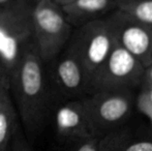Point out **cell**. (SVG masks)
Segmentation results:
<instances>
[{"label":"cell","instance_id":"1","mask_svg":"<svg viewBox=\"0 0 152 151\" xmlns=\"http://www.w3.org/2000/svg\"><path fill=\"white\" fill-rule=\"evenodd\" d=\"M8 88L27 133L34 137L45 127L58 101L51 88L46 64L38 55L33 39L27 44Z\"/></svg>","mask_w":152,"mask_h":151},{"label":"cell","instance_id":"2","mask_svg":"<svg viewBox=\"0 0 152 151\" xmlns=\"http://www.w3.org/2000/svg\"><path fill=\"white\" fill-rule=\"evenodd\" d=\"M33 0L0 6V69L7 86L27 44L32 40Z\"/></svg>","mask_w":152,"mask_h":151},{"label":"cell","instance_id":"3","mask_svg":"<svg viewBox=\"0 0 152 151\" xmlns=\"http://www.w3.org/2000/svg\"><path fill=\"white\" fill-rule=\"evenodd\" d=\"M32 39L45 63L59 55L74 31L61 6L53 0H33L31 7Z\"/></svg>","mask_w":152,"mask_h":151},{"label":"cell","instance_id":"4","mask_svg":"<svg viewBox=\"0 0 152 151\" xmlns=\"http://www.w3.org/2000/svg\"><path fill=\"white\" fill-rule=\"evenodd\" d=\"M115 46V39L106 18L75 28L65 48L81 63L91 83Z\"/></svg>","mask_w":152,"mask_h":151},{"label":"cell","instance_id":"5","mask_svg":"<svg viewBox=\"0 0 152 151\" xmlns=\"http://www.w3.org/2000/svg\"><path fill=\"white\" fill-rule=\"evenodd\" d=\"M94 137H102L125 126L134 111L132 91H97L83 98Z\"/></svg>","mask_w":152,"mask_h":151},{"label":"cell","instance_id":"6","mask_svg":"<svg viewBox=\"0 0 152 151\" xmlns=\"http://www.w3.org/2000/svg\"><path fill=\"white\" fill-rule=\"evenodd\" d=\"M145 66L130 53L115 44L91 83L97 91H132L141 88Z\"/></svg>","mask_w":152,"mask_h":151},{"label":"cell","instance_id":"7","mask_svg":"<svg viewBox=\"0 0 152 151\" xmlns=\"http://www.w3.org/2000/svg\"><path fill=\"white\" fill-rule=\"evenodd\" d=\"M45 64L51 88L58 104L84 98L91 94L86 73L69 50L64 48L60 54Z\"/></svg>","mask_w":152,"mask_h":151},{"label":"cell","instance_id":"8","mask_svg":"<svg viewBox=\"0 0 152 151\" xmlns=\"http://www.w3.org/2000/svg\"><path fill=\"white\" fill-rule=\"evenodd\" d=\"M115 44L125 49L145 67L152 62V26L134 20L119 9L106 17Z\"/></svg>","mask_w":152,"mask_h":151},{"label":"cell","instance_id":"9","mask_svg":"<svg viewBox=\"0 0 152 151\" xmlns=\"http://www.w3.org/2000/svg\"><path fill=\"white\" fill-rule=\"evenodd\" d=\"M52 115L56 139L66 148L94 137L83 98L59 103Z\"/></svg>","mask_w":152,"mask_h":151},{"label":"cell","instance_id":"10","mask_svg":"<svg viewBox=\"0 0 152 151\" xmlns=\"http://www.w3.org/2000/svg\"><path fill=\"white\" fill-rule=\"evenodd\" d=\"M118 0H77L68 5L62 6L68 23L74 28L106 18L114 12Z\"/></svg>","mask_w":152,"mask_h":151},{"label":"cell","instance_id":"11","mask_svg":"<svg viewBox=\"0 0 152 151\" xmlns=\"http://www.w3.org/2000/svg\"><path fill=\"white\" fill-rule=\"evenodd\" d=\"M99 151H152V135L123 126L99 139Z\"/></svg>","mask_w":152,"mask_h":151},{"label":"cell","instance_id":"12","mask_svg":"<svg viewBox=\"0 0 152 151\" xmlns=\"http://www.w3.org/2000/svg\"><path fill=\"white\" fill-rule=\"evenodd\" d=\"M18 113L10 92L4 94L0 104V151H6L18 129Z\"/></svg>","mask_w":152,"mask_h":151},{"label":"cell","instance_id":"13","mask_svg":"<svg viewBox=\"0 0 152 151\" xmlns=\"http://www.w3.org/2000/svg\"><path fill=\"white\" fill-rule=\"evenodd\" d=\"M116 9L125 12L134 20L152 26V0H132L118 2Z\"/></svg>","mask_w":152,"mask_h":151},{"label":"cell","instance_id":"14","mask_svg":"<svg viewBox=\"0 0 152 151\" xmlns=\"http://www.w3.org/2000/svg\"><path fill=\"white\" fill-rule=\"evenodd\" d=\"M6 151H34V150L31 147L30 144H29V142L27 141V139L25 138L22 131L18 127V129L15 133L14 137H12V141H10V146H8Z\"/></svg>","mask_w":152,"mask_h":151},{"label":"cell","instance_id":"15","mask_svg":"<svg viewBox=\"0 0 152 151\" xmlns=\"http://www.w3.org/2000/svg\"><path fill=\"white\" fill-rule=\"evenodd\" d=\"M98 144H99V139L93 137L72 144L69 147H67L66 151H99Z\"/></svg>","mask_w":152,"mask_h":151},{"label":"cell","instance_id":"16","mask_svg":"<svg viewBox=\"0 0 152 151\" xmlns=\"http://www.w3.org/2000/svg\"><path fill=\"white\" fill-rule=\"evenodd\" d=\"M141 88L143 90H151L152 89V63H150L147 67H145Z\"/></svg>","mask_w":152,"mask_h":151},{"label":"cell","instance_id":"17","mask_svg":"<svg viewBox=\"0 0 152 151\" xmlns=\"http://www.w3.org/2000/svg\"><path fill=\"white\" fill-rule=\"evenodd\" d=\"M7 91H10V88H8L5 79H4L3 73H2L1 69H0V104H1L4 94H5Z\"/></svg>","mask_w":152,"mask_h":151},{"label":"cell","instance_id":"18","mask_svg":"<svg viewBox=\"0 0 152 151\" xmlns=\"http://www.w3.org/2000/svg\"><path fill=\"white\" fill-rule=\"evenodd\" d=\"M56 4H58L59 6H65V5H68V4L72 3V2L77 1V0H53Z\"/></svg>","mask_w":152,"mask_h":151},{"label":"cell","instance_id":"19","mask_svg":"<svg viewBox=\"0 0 152 151\" xmlns=\"http://www.w3.org/2000/svg\"><path fill=\"white\" fill-rule=\"evenodd\" d=\"M23 1V0H0V6H4V5H10L12 3H17V2Z\"/></svg>","mask_w":152,"mask_h":151},{"label":"cell","instance_id":"20","mask_svg":"<svg viewBox=\"0 0 152 151\" xmlns=\"http://www.w3.org/2000/svg\"><path fill=\"white\" fill-rule=\"evenodd\" d=\"M121 1H132V0H118V2H121Z\"/></svg>","mask_w":152,"mask_h":151},{"label":"cell","instance_id":"21","mask_svg":"<svg viewBox=\"0 0 152 151\" xmlns=\"http://www.w3.org/2000/svg\"><path fill=\"white\" fill-rule=\"evenodd\" d=\"M151 63H152V62H151Z\"/></svg>","mask_w":152,"mask_h":151}]
</instances>
